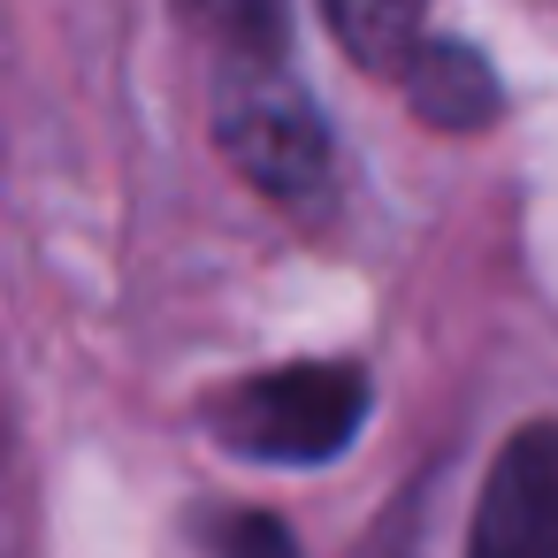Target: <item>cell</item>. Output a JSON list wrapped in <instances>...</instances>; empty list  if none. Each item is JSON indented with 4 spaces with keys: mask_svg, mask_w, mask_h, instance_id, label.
<instances>
[{
    "mask_svg": "<svg viewBox=\"0 0 558 558\" xmlns=\"http://www.w3.org/2000/svg\"><path fill=\"white\" fill-rule=\"evenodd\" d=\"M466 558H558V421H520L474 497Z\"/></svg>",
    "mask_w": 558,
    "mask_h": 558,
    "instance_id": "obj_3",
    "label": "cell"
},
{
    "mask_svg": "<svg viewBox=\"0 0 558 558\" xmlns=\"http://www.w3.org/2000/svg\"><path fill=\"white\" fill-rule=\"evenodd\" d=\"M199 543H207V558H299V535H291L276 512H253V505L215 512V520L199 527Z\"/></svg>",
    "mask_w": 558,
    "mask_h": 558,
    "instance_id": "obj_6",
    "label": "cell"
},
{
    "mask_svg": "<svg viewBox=\"0 0 558 558\" xmlns=\"http://www.w3.org/2000/svg\"><path fill=\"white\" fill-rule=\"evenodd\" d=\"M375 413V375L360 360H276L207 390L199 421L222 451L253 466H329L360 444Z\"/></svg>",
    "mask_w": 558,
    "mask_h": 558,
    "instance_id": "obj_2",
    "label": "cell"
},
{
    "mask_svg": "<svg viewBox=\"0 0 558 558\" xmlns=\"http://www.w3.org/2000/svg\"><path fill=\"white\" fill-rule=\"evenodd\" d=\"M322 24L344 47V62L398 77V62L428 39V0H322Z\"/></svg>",
    "mask_w": 558,
    "mask_h": 558,
    "instance_id": "obj_5",
    "label": "cell"
},
{
    "mask_svg": "<svg viewBox=\"0 0 558 558\" xmlns=\"http://www.w3.org/2000/svg\"><path fill=\"white\" fill-rule=\"evenodd\" d=\"M398 100L421 116V123H436V131H489L497 116H505V85H497V62L482 54V47H466V39H444V32H428L405 62H398Z\"/></svg>",
    "mask_w": 558,
    "mask_h": 558,
    "instance_id": "obj_4",
    "label": "cell"
},
{
    "mask_svg": "<svg viewBox=\"0 0 558 558\" xmlns=\"http://www.w3.org/2000/svg\"><path fill=\"white\" fill-rule=\"evenodd\" d=\"M177 16L207 54L222 161L276 215L322 230L337 215V138L291 62V0H177Z\"/></svg>",
    "mask_w": 558,
    "mask_h": 558,
    "instance_id": "obj_1",
    "label": "cell"
}]
</instances>
